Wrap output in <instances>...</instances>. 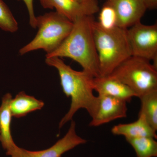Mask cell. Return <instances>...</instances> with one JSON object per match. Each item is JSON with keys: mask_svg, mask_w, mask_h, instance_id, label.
Wrapping results in <instances>:
<instances>
[{"mask_svg": "<svg viewBox=\"0 0 157 157\" xmlns=\"http://www.w3.org/2000/svg\"><path fill=\"white\" fill-rule=\"evenodd\" d=\"M45 63L57 70L60 84L65 94L71 98L70 109L59 124L61 128L72 120L78 110L84 109L91 117L95 114L99 105V97L94 94V77L85 71H77L66 64L60 58L46 57Z\"/></svg>", "mask_w": 157, "mask_h": 157, "instance_id": "cell-1", "label": "cell"}, {"mask_svg": "<svg viewBox=\"0 0 157 157\" xmlns=\"http://www.w3.org/2000/svg\"><path fill=\"white\" fill-rule=\"evenodd\" d=\"M93 15L78 17L73 22L68 36L56 50L46 57H67L78 63L93 77L100 76L98 53L93 35Z\"/></svg>", "mask_w": 157, "mask_h": 157, "instance_id": "cell-2", "label": "cell"}, {"mask_svg": "<svg viewBox=\"0 0 157 157\" xmlns=\"http://www.w3.org/2000/svg\"><path fill=\"white\" fill-rule=\"evenodd\" d=\"M93 31L100 76H108L132 56L127 29L116 26L110 29H105L94 21Z\"/></svg>", "mask_w": 157, "mask_h": 157, "instance_id": "cell-3", "label": "cell"}, {"mask_svg": "<svg viewBox=\"0 0 157 157\" xmlns=\"http://www.w3.org/2000/svg\"><path fill=\"white\" fill-rule=\"evenodd\" d=\"M73 22L56 12H50L36 17L37 35L31 42L19 51L23 56L42 49L49 54L56 50L70 34Z\"/></svg>", "mask_w": 157, "mask_h": 157, "instance_id": "cell-4", "label": "cell"}, {"mask_svg": "<svg viewBox=\"0 0 157 157\" xmlns=\"http://www.w3.org/2000/svg\"><path fill=\"white\" fill-rule=\"evenodd\" d=\"M109 76L126 85L138 98L157 90V69L146 59L132 56Z\"/></svg>", "mask_w": 157, "mask_h": 157, "instance_id": "cell-5", "label": "cell"}, {"mask_svg": "<svg viewBox=\"0 0 157 157\" xmlns=\"http://www.w3.org/2000/svg\"><path fill=\"white\" fill-rule=\"evenodd\" d=\"M127 35L133 56L152 61L157 68V25L137 23L127 29Z\"/></svg>", "mask_w": 157, "mask_h": 157, "instance_id": "cell-6", "label": "cell"}, {"mask_svg": "<svg viewBox=\"0 0 157 157\" xmlns=\"http://www.w3.org/2000/svg\"><path fill=\"white\" fill-rule=\"evenodd\" d=\"M71 121L70 128L66 135L49 148L32 151L17 145L8 156L10 157H61L67 152L78 145L86 143L87 140L76 134V122L73 120Z\"/></svg>", "mask_w": 157, "mask_h": 157, "instance_id": "cell-7", "label": "cell"}, {"mask_svg": "<svg viewBox=\"0 0 157 157\" xmlns=\"http://www.w3.org/2000/svg\"><path fill=\"white\" fill-rule=\"evenodd\" d=\"M44 9H56V12L72 22L78 17L93 15L99 11L97 0L80 3L76 0H40Z\"/></svg>", "mask_w": 157, "mask_h": 157, "instance_id": "cell-8", "label": "cell"}, {"mask_svg": "<svg viewBox=\"0 0 157 157\" xmlns=\"http://www.w3.org/2000/svg\"><path fill=\"white\" fill-rule=\"evenodd\" d=\"M117 16V26L128 29L140 22L147 9L142 0H107Z\"/></svg>", "mask_w": 157, "mask_h": 157, "instance_id": "cell-9", "label": "cell"}, {"mask_svg": "<svg viewBox=\"0 0 157 157\" xmlns=\"http://www.w3.org/2000/svg\"><path fill=\"white\" fill-rule=\"evenodd\" d=\"M99 105L90 126L98 127L118 119L127 117L126 101L109 96H99Z\"/></svg>", "mask_w": 157, "mask_h": 157, "instance_id": "cell-10", "label": "cell"}, {"mask_svg": "<svg viewBox=\"0 0 157 157\" xmlns=\"http://www.w3.org/2000/svg\"><path fill=\"white\" fill-rule=\"evenodd\" d=\"M93 88L99 96H109L128 102L133 97H137L135 93L122 82L109 76H99L93 79Z\"/></svg>", "mask_w": 157, "mask_h": 157, "instance_id": "cell-11", "label": "cell"}, {"mask_svg": "<svg viewBox=\"0 0 157 157\" xmlns=\"http://www.w3.org/2000/svg\"><path fill=\"white\" fill-rule=\"evenodd\" d=\"M12 97L11 94L7 93L2 98L0 106V142L6 155L11 152L17 145L14 143L11 135V126L12 114L10 103Z\"/></svg>", "mask_w": 157, "mask_h": 157, "instance_id": "cell-12", "label": "cell"}, {"mask_svg": "<svg viewBox=\"0 0 157 157\" xmlns=\"http://www.w3.org/2000/svg\"><path fill=\"white\" fill-rule=\"evenodd\" d=\"M113 134L125 138L151 137L157 139L156 131L148 124L143 115L138 114L137 121L128 124H120L113 127Z\"/></svg>", "mask_w": 157, "mask_h": 157, "instance_id": "cell-13", "label": "cell"}, {"mask_svg": "<svg viewBox=\"0 0 157 157\" xmlns=\"http://www.w3.org/2000/svg\"><path fill=\"white\" fill-rule=\"evenodd\" d=\"M44 106V103L42 101L21 91L11 100L10 109L12 117L20 118L30 113L41 109Z\"/></svg>", "mask_w": 157, "mask_h": 157, "instance_id": "cell-14", "label": "cell"}, {"mask_svg": "<svg viewBox=\"0 0 157 157\" xmlns=\"http://www.w3.org/2000/svg\"><path fill=\"white\" fill-rule=\"evenodd\" d=\"M141 107L139 114L143 115L151 126L157 131V90L139 98Z\"/></svg>", "mask_w": 157, "mask_h": 157, "instance_id": "cell-15", "label": "cell"}, {"mask_svg": "<svg viewBox=\"0 0 157 157\" xmlns=\"http://www.w3.org/2000/svg\"><path fill=\"white\" fill-rule=\"evenodd\" d=\"M132 146L137 157H157V142L151 137L125 138Z\"/></svg>", "mask_w": 157, "mask_h": 157, "instance_id": "cell-16", "label": "cell"}, {"mask_svg": "<svg viewBox=\"0 0 157 157\" xmlns=\"http://www.w3.org/2000/svg\"><path fill=\"white\" fill-rule=\"evenodd\" d=\"M0 29L12 33H15L18 29L17 21L3 0H0Z\"/></svg>", "mask_w": 157, "mask_h": 157, "instance_id": "cell-17", "label": "cell"}, {"mask_svg": "<svg viewBox=\"0 0 157 157\" xmlns=\"http://www.w3.org/2000/svg\"><path fill=\"white\" fill-rule=\"evenodd\" d=\"M99 25L105 29H110L117 26V16L114 9L107 3L104 4L99 14Z\"/></svg>", "mask_w": 157, "mask_h": 157, "instance_id": "cell-18", "label": "cell"}, {"mask_svg": "<svg viewBox=\"0 0 157 157\" xmlns=\"http://www.w3.org/2000/svg\"><path fill=\"white\" fill-rule=\"evenodd\" d=\"M17 1H22L25 4L28 11L30 25L33 28L36 29V17L35 16V13H34L33 0H17Z\"/></svg>", "mask_w": 157, "mask_h": 157, "instance_id": "cell-19", "label": "cell"}, {"mask_svg": "<svg viewBox=\"0 0 157 157\" xmlns=\"http://www.w3.org/2000/svg\"><path fill=\"white\" fill-rule=\"evenodd\" d=\"M147 9L154 10L157 8V0H142Z\"/></svg>", "mask_w": 157, "mask_h": 157, "instance_id": "cell-20", "label": "cell"}, {"mask_svg": "<svg viewBox=\"0 0 157 157\" xmlns=\"http://www.w3.org/2000/svg\"><path fill=\"white\" fill-rule=\"evenodd\" d=\"M78 2L80 3L85 2H88V1H90V0H76Z\"/></svg>", "mask_w": 157, "mask_h": 157, "instance_id": "cell-21", "label": "cell"}]
</instances>
